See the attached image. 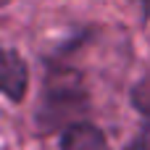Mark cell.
<instances>
[{
	"instance_id": "6da1fadb",
	"label": "cell",
	"mask_w": 150,
	"mask_h": 150,
	"mask_svg": "<svg viewBox=\"0 0 150 150\" xmlns=\"http://www.w3.org/2000/svg\"><path fill=\"white\" fill-rule=\"evenodd\" d=\"M87 90L82 84L79 71L63 66L61 61L50 58L47 61V74H45V87L37 108V127L42 132H55L69 127L71 121H79V116L90 108L87 105Z\"/></svg>"
},
{
	"instance_id": "7a4b0ae2",
	"label": "cell",
	"mask_w": 150,
	"mask_h": 150,
	"mask_svg": "<svg viewBox=\"0 0 150 150\" xmlns=\"http://www.w3.org/2000/svg\"><path fill=\"white\" fill-rule=\"evenodd\" d=\"M29 90V63L13 47H0V95L11 103H24Z\"/></svg>"
},
{
	"instance_id": "3957f363",
	"label": "cell",
	"mask_w": 150,
	"mask_h": 150,
	"mask_svg": "<svg viewBox=\"0 0 150 150\" xmlns=\"http://www.w3.org/2000/svg\"><path fill=\"white\" fill-rule=\"evenodd\" d=\"M58 145L61 150H108V137L95 121L79 119L61 129Z\"/></svg>"
},
{
	"instance_id": "277c9868",
	"label": "cell",
	"mask_w": 150,
	"mask_h": 150,
	"mask_svg": "<svg viewBox=\"0 0 150 150\" xmlns=\"http://www.w3.org/2000/svg\"><path fill=\"white\" fill-rule=\"evenodd\" d=\"M129 100H132L134 111L150 124V82H140V84L129 92Z\"/></svg>"
},
{
	"instance_id": "5b68a950",
	"label": "cell",
	"mask_w": 150,
	"mask_h": 150,
	"mask_svg": "<svg viewBox=\"0 0 150 150\" xmlns=\"http://www.w3.org/2000/svg\"><path fill=\"white\" fill-rule=\"evenodd\" d=\"M132 3H137V8L142 13V21H150V0H132Z\"/></svg>"
}]
</instances>
